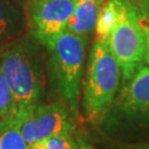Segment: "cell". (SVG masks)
Masks as SVG:
<instances>
[{"mask_svg": "<svg viewBox=\"0 0 149 149\" xmlns=\"http://www.w3.org/2000/svg\"><path fill=\"white\" fill-rule=\"evenodd\" d=\"M23 29V18L10 0H0V40L16 37Z\"/></svg>", "mask_w": 149, "mask_h": 149, "instance_id": "obj_10", "label": "cell"}, {"mask_svg": "<svg viewBox=\"0 0 149 149\" xmlns=\"http://www.w3.org/2000/svg\"><path fill=\"white\" fill-rule=\"evenodd\" d=\"M103 137L116 145L149 143V68L143 65L119 88L96 124Z\"/></svg>", "mask_w": 149, "mask_h": 149, "instance_id": "obj_1", "label": "cell"}, {"mask_svg": "<svg viewBox=\"0 0 149 149\" xmlns=\"http://www.w3.org/2000/svg\"><path fill=\"white\" fill-rule=\"evenodd\" d=\"M76 0H40L31 3L30 21L33 37L45 48L66 29Z\"/></svg>", "mask_w": 149, "mask_h": 149, "instance_id": "obj_7", "label": "cell"}, {"mask_svg": "<svg viewBox=\"0 0 149 149\" xmlns=\"http://www.w3.org/2000/svg\"><path fill=\"white\" fill-rule=\"evenodd\" d=\"M0 149H29L13 118L0 119Z\"/></svg>", "mask_w": 149, "mask_h": 149, "instance_id": "obj_11", "label": "cell"}, {"mask_svg": "<svg viewBox=\"0 0 149 149\" xmlns=\"http://www.w3.org/2000/svg\"><path fill=\"white\" fill-rule=\"evenodd\" d=\"M31 2H36V1H40V0H30Z\"/></svg>", "mask_w": 149, "mask_h": 149, "instance_id": "obj_19", "label": "cell"}, {"mask_svg": "<svg viewBox=\"0 0 149 149\" xmlns=\"http://www.w3.org/2000/svg\"><path fill=\"white\" fill-rule=\"evenodd\" d=\"M75 141H76V148L77 149H94V147L92 145L88 144L86 140H84L81 137H77L75 139Z\"/></svg>", "mask_w": 149, "mask_h": 149, "instance_id": "obj_17", "label": "cell"}, {"mask_svg": "<svg viewBox=\"0 0 149 149\" xmlns=\"http://www.w3.org/2000/svg\"><path fill=\"white\" fill-rule=\"evenodd\" d=\"M137 5L139 10L149 17V0H137Z\"/></svg>", "mask_w": 149, "mask_h": 149, "instance_id": "obj_16", "label": "cell"}, {"mask_svg": "<svg viewBox=\"0 0 149 149\" xmlns=\"http://www.w3.org/2000/svg\"><path fill=\"white\" fill-rule=\"evenodd\" d=\"M48 149H77L76 141L72 137V134H56L45 139Z\"/></svg>", "mask_w": 149, "mask_h": 149, "instance_id": "obj_13", "label": "cell"}, {"mask_svg": "<svg viewBox=\"0 0 149 149\" xmlns=\"http://www.w3.org/2000/svg\"><path fill=\"white\" fill-rule=\"evenodd\" d=\"M108 47L119 66L124 83L144 65L146 42L139 23V10L128 0H123L122 11L109 36Z\"/></svg>", "mask_w": 149, "mask_h": 149, "instance_id": "obj_5", "label": "cell"}, {"mask_svg": "<svg viewBox=\"0 0 149 149\" xmlns=\"http://www.w3.org/2000/svg\"><path fill=\"white\" fill-rule=\"evenodd\" d=\"M123 0H105L102 5L97 21H96L95 33L96 39L108 42V39L114 28L116 26L118 17L120 15Z\"/></svg>", "mask_w": 149, "mask_h": 149, "instance_id": "obj_9", "label": "cell"}, {"mask_svg": "<svg viewBox=\"0 0 149 149\" xmlns=\"http://www.w3.org/2000/svg\"><path fill=\"white\" fill-rule=\"evenodd\" d=\"M15 113V102L9 85L0 68V119L12 117Z\"/></svg>", "mask_w": 149, "mask_h": 149, "instance_id": "obj_12", "label": "cell"}, {"mask_svg": "<svg viewBox=\"0 0 149 149\" xmlns=\"http://www.w3.org/2000/svg\"><path fill=\"white\" fill-rule=\"evenodd\" d=\"M29 149H48L45 139H44V140H40V141H37V143H34V144L30 145V146H29Z\"/></svg>", "mask_w": 149, "mask_h": 149, "instance_id": "obj_18", "label": "cell"}, {"mask_svg": "<svg viewBox=\"0 0 149 149\" xmlns=\"http://www.w3.org/2000/svg\"><path fill=\"white\" fill-rule=\"evenodd\" d=\"M0 68L15 102L12 117L40 104L44 91V74L36 45L24 41L7 50L0 55Z\"/></svg>", "mask_w": 149, "mask_h": 149, "instance_id": "obj_2", "label": "cell"}, {"mask_svg": "<svg viewBox=\"0 0 149 149\" xmlns=\"http://www.w3.org/2000/svg\"><path fill=\"white\" fill-rule=\"evenodd\" d=\"M139 23H140V26L143 28V31H144L145 36V42H146L144 63L149 68V17H147L140 10H139Z\"/></svg>", "mask_w": 149, "mask_h": 149, "instance_id": "obj_14", "label": "cell"}, {"mask_svg": "<svg viewBox=\"0 0 149 149\" xmlns=\"http://www.w3.org/2000/svg\"><path fill=\"white\" fill-rule=\"evenodd\" d=\"M83 82L82 109L87 122L97 124L119 90L120 70L108 42L96 39L88 55Z\"/></svg>", "mask_w": 149, "mask_h": 149, "instance_id": "obj_3", "label": "cell"}, {"mask_svg": "<svg viewBox=\"0 0 149 149\" xmlns=\"http://www.w3.org/2000/svg\"><path fill=\"white\" fill-rule=\"evenodd\" d=\"M88 39L65 30L49 44L50 80L74 113L77 112Z\"/></svg>", "mask_w": 149, "mask_h": 149, "instance_id": "obj_4", "label": "cell"}, {"mask_svg": "<svg viewBox=\"0 0 149 149\" xmlns=\"http://www.w3.org/2000/svg\"><path fill=\"white\" fill-rule=\"evenodd\" d=\"M28 146L56 134L74 132V122L63 102L38 104L34 107L13 116Z\"/></svg>", "mask_w": 149, "mask_h": 149, "instance_id": "obj_6", "label": "cell"}, {"mask_svg": "<svg viewBox=\"0 0 149 149\" xmlns=\"http://www.w3.org/2000/svg\"><path fill=\"white\" fill-rule=\"evenodd\" d=\"M105 0H76L74 11L68 21V31L85 39H90L95 31L96 21Z\"/></svg>", "mask_w": 149, "mask_h": 149, "instance_id": "obj_8", "label": "cell"}, {"mask_svg": "<svg viewBox=\"0 0 149 149\" xmlns=\"http://www.w3.org/2000/svg\"><path fill=\"white\" fill-rule=\"evenodd\" d=\"M114 149H149V143L135 145H116Z\"/></svg>", "mask_w": 149, "mask_h": 149, "instance_id": "obj_15", "label": "cell"}]
</instances>
